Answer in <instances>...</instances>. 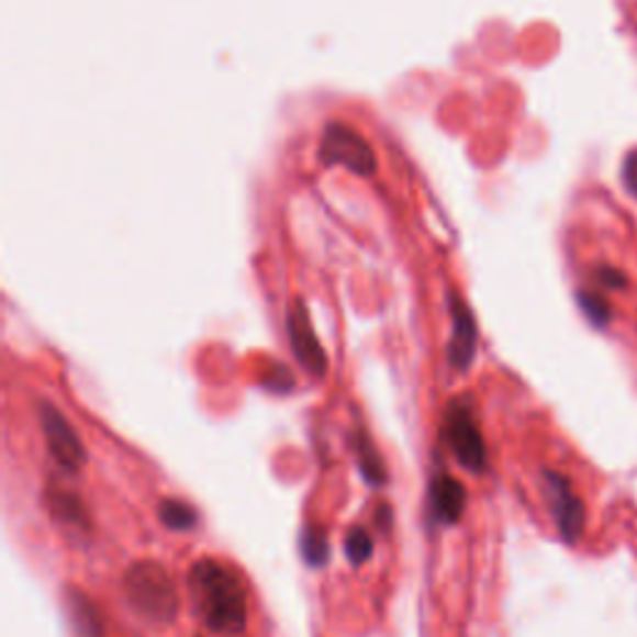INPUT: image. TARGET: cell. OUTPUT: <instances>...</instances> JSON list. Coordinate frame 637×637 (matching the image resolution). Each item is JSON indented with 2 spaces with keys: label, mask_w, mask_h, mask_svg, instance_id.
<instances>
[{
  "label": "cell",
  "mask_w": 637,
  "mask_h": 637,
  "mask_svg": "<svg viewBox=\"0 0 637 637\" xmlns=\"http://www.w3.org/2000/svg\"><path fill=\"white\" fill-rule=\"evenodd\" d=\"M190 590L204 625L217 635H242L247 627V590L239 575L212 558L190 568Z\"/></svg>",
  "instance_id": "cell-1"
},
{
  "label": "cell",
  "mask_w": 637,
  "mask_h": 637,
  "mask_svg": "<svg viewBox=\"0 0 637 637\" xmlns=\"http://www.w3.org/2000/svg\"><path fill=\"white\" fill-rule=\"evenodd\" d=\"M123 593L127 605L153 625H170L180 607L172 578L157 560L130 566L123 575Z\"/></svg>",
  "instance_id": "cell-2"
},
{
  "label": "cell",
  "mask_w": 637,
  "mask_h": 637,
  "mask_svg": "<svg viewBox=\"0 0 637 637\" xmlns=\"http://www.w3.org/2000/svg\"><path fill=\"white\" fill-rule=\"evenodd\" d=\"M444 438L456 461L461 463L466 471L481 473L489 463V448H485V438L478 426L473 404L466 396L454 399L446 406L444 414Z\"/></svg>",
  "instance_id": "cell-3"
},
{
  "label": "cell",
  "mask_w": 637,
  "mask_h": 637,
  "mask_svg": "<svg viewBox=\"0 0 637 637\" xmlns=\"http://www.w3.org/2000/svg\"><path fill=\"white\" fill-rule=\"evenodd\" d=\"M318 159L326 167L339 165L361 177H371L379 165L369 139L346 123H326L322 143H318Z\"/></svg>",
  "instance_id": "cell-4"
},
{
  "label": "cell",
  "mask_w": 637,
  "mask_h": 637,
  "mask_svg": "<svg viewBox=\"0 0 637 637\" xmlns=\"http://www.w3.org/2000/svg\"><path fill=\"white\" fill-rule=\"evenodd\" d=\"M37 416H41L45 446H48L55 463L65 468L68 473H78L80 468L86 466L88 454H86V446H82L80 442L78 431L72 428L68 416H65L58 406L51 404V401H41Z\"/></svg>",
  "instance_id": "cell-5"
},
{
  "label": "cell",
  "mask_w": 637,
  "mask_h": 637,
  "mask_svg": "<svg viewBox=\"0 0 637 637\" xmlns=\"http://www.w3.org/2000/svg\"><path fill=\"white\" fill-rule=\"evenodd\" d=\"M287 336L289 344H292V351L297 356V361L302 364L309 377L322 379L326 369H329V359H326V351L318 336L314 334L312 318H309L306 304L302 299H294L292 306L287 312Z\"/></svg>",
  "instance_id": "cell-6"
},
{
  "label": "cell",
  "mask_w": 637,
  "mask_h": 637,
  "mask_svg": "<svg viewBox=\"0 0 637 637\" xmlns=\"http://www.w3.org/2000/svg\"><path fill=\"white\" fill-rule=\"evenodd\" d=\"M543 483H546V495L550 503V511L556 515V526L560 530V536L568 543H575L580 536H583L585 528V509L583 503L573 491V485L566 476L546 471L543 473Z\"/></svg>",
  "instance_id": "cell-7"
},
{
  "label": "cell",
  "mask_w": 637,
  "mask_h": 637,
  "mask_svg": "<svg viewBox=\"0 0 637 637\" xmlns=\"http://www.w3.org/2000/svg\"><path fill=\"white\" fill-rule=\"evenodd\" d=\"M448 304H451V342H448V361L454 369L466 371L473 364L476 344H478V326L471 314V309L456 292L448 294Z\"/></svg>",
  "instance_id": "cell-8"
},
{
  "label": "cell",
  "mask_w": 637,
  "mask_h": 637,
  "mask_svg": "<svg viewBox=\"0 0 637 637\" xmlns=\"http://www.w3.org/2000/svg\"><path fill=\"white\" fill-rule=\"evenodd\" d=\"M431 511H434V518L446 523V526H454V523L461 521L463 509H466V489L461 481H456L454 476H438L431 483Z\"/></svg>",
  "instance_id": "cell-9"
},
{
  "label": "cell",
  "mask_w": 637,
  "mask_h": 637,
  "mask_svg": "<svg viewBox=\"0 0 637 637\" xmlns=\"http://www.w3.org/2000/svg\"><path fill=\"white\" fill-rule=\"evenodd\" d=\"M45 501H48V509L55 521L63 523L65 528L80 533V536H90V530H92L90 513L86 509V503H82L72 491L48 489V493H45Z\"/></svg>",
  "instance_id": "cell-10"
},
{
  "label": "cell",
  "mask_w": 637,
  "mask_h": 637,
  "mask_svg": "<svg viewBox=\"0 0 637 637\" xmlns=\"http://www.w3.org/2000/svg\"><path fill=\"white\" fill-rule=\"evenodd\" d=\"M65 611L75 637H105V625H102L100 611L80 590H68L65 595Z\"/></svg>",
  "instance_id": "cell-11"
},
{
  "label": "cell",
  "mask_w": 637,
  "mask_h": 637,
  "mask_svg": "<svg viewBox=\"0 0 637 637\" xmlns=\"http://www.w3.org/2000/svg\"><path fill=\"white\" fill-rule=\"evenodd\" d=\"M157 513H159V521L172 530H192L197 526V511L185 501L165 499L163 503H159Z\"/></svg>",
  "instance_id": "cell-12"
},
{
  "label": "cell",
  "mask_w": 637,
  "mask_h": 637,
  "mask_svg": "<svg viewBox=\"0 0 637 637\" xmlns=\"http://www.w3.org/2000/svg\"><path fill=\"white\" fill-rule=\"evenodd\" d=\"M302 552L309 566H324L326 558H329V540H326L324 530H318L314 526L304 528L302 533Z\"/></svg>",
  "instance_id": "cell-13"
},
{
  "label": "cell",
  "mask_w": 637,
  "mask_h": 637,
  "mask_svg": "<svg viewBox=\"0 0 637 637\" xmlns=\"http://www.w3.org/2000/svg\"><path fill=\"white\" fill-rule=\"evenodd\" d=\"M371 550H373V540L367 530L354 526L349 533H346V556H349L354 566L367 563V560L371 558Z\"/></svg>",
  "instance_id": "cell-14"
},
{
  "label": "cell",
  "mask_w": 637,
  "mask_h": 637,
  "mask_svg": "<svg viewBox=\"0 0 637 637\" xmlns=\"http://www.w3.org/2000/svg\"><path fill=\"white\" fill-rule=\"evenodd\" d=\"M359 466L364 476H367V481L371 483H383V468H381V458L377 454V448H373L367 436L359 438Z\"/></svg>",
  "instance_id": "cell-15"
},
{
  "label": "cell",
  "mask_w": 637,
  "mask_h": 637,
  "mask_svg": "<svg viewBox=\"0 0 637 637\" xmlns=\"http://www.w3.org/2000/svg\"><path fill=\"white\" fill-rule=\"evenodd\" d=\"M580 306H583L585 316L593 322L595 326H605L611 322V306L603 297L597 294H590V292H580Z\"/></svg>",
  "instance_id": "cell-16"
},
{
  "label": "cell",
  "mask_w": 637,
  "mask_h": 637,
  "mask_svg": "<svg viewBox=\"0 0 637 637\" xmlns=\"http://www.w3.org/2000/svg\"><path fill=\"white\" fill-rule=\"evenodd\" d=\"M623 180H625L627 192H630L635 197V200H637V149H633V153L625 157V163H623Z\"/></svg>",
  "instance_id": "cell-17"
}]
</instances>
